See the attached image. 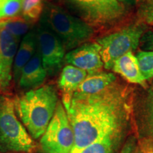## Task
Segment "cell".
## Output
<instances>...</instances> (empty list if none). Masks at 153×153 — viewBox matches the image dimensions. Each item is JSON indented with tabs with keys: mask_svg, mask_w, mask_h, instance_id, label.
Wrapping results in <instances>:
<instances>
[{
	"mask_svg": "<svg viewBox=\"0 0 153 153\" xmlns=\"http://www.w3.org/2000/svg\"><path fill=\"white\" fill-rule=\"evenodd\" d=\"M7 153H16V152H7Z\"/></svg>",
	"mask_w": 153,
	"mask_h": 153,
	"instance_id": "cell-29",
	"label": "cell"
},
{
	"mask_svg": "<svg viewBox=\"0 0 153 153\" xmlns=\"http://www.w3.org/2000/svg\"><path fill=\"white\" fill-rule=\"evenodd\" d=\"M24 0H0V21L22 16Z\"/></svg>",
	"mask_w": 153,
	"mask_h": 153,
	"instance_id": "cell-20",
	"label": "cell"
},
{
	"mask_svg": "<svg viewBox=\"0 0 153 153\" xmlns=\"http://www.w3.org/2000/svg\"><path fill=\"white\" fill-rule=\"evenodd\" d=\"M137 15L140 20L148 24H153V0H145L140 6Z\"/></svg>",
	"mask_w": 153,
	"mask_h": 153,
	"instance_id": "cell-22",
	"label": "cell"
},
{
	"mask_svg": "<svg viewBox=\"0 0 153 153\" xmlns=\"http://www.w3.org/2000/svg\"><path fill=\"white\" fill-rule=\"evenodd\" d=\"M122 133L106 135L82 149L79 153H114L122 136Z\"/></svg>",
	"mask_w": 153,
	"mask_h": 153,
	"instance_id": "cell-17",
	"label": "cell"
},
{
	"mask_svg": "<svg viewBox=\"0 0 153 153\" xmlns=\"http://www.w3.org/2000/svg\"><path fill=\"white\" fill-rule=\"evenodd\" d=\"M16 114L33 139L41 137L52 120L58 104L54 85H43L25 91L14 99Z\"/></svg>",
	"mask_w": 153,
	"mask_h": 153,
	"instance_id": "cell-2",
	"label": "cell"
},
{
	"mask_svg": "<svg viewBox=\"0 0 153 153\" xmlns=\"http://www.w3.org/2000/svg\"><path fill=\"white\" fill-rule=\"evenodd\" d=\"M47 76L38 47L33 57L22 70L17 85L24 91L33 90L43 85Z\"/></svg>",
	"mask_w": 153,
	"mask_h": 153,
	"instance_id": "cell-10",
	"label": "cell"
},
{
	"mask_svg": "<svg viewBox=\"0 0 153 153\" xmlns=\"http://www.w3.org/2000/svg\"><path fill=\"white\" fill-rule=\"evenodd\" d=\"M143 32L144 28L141 25L133 24L97 39L104 68L106 70L113 69L117 59L136 49Z\"/></svg>",
	"mask_w": 153,
	"mask_h": 153,
	"instance_id": "cell-5",
	"label": "cell"
},
{
	"mask_svg": "<svg viewBox=\"0 0 153 153\" xmlns=\"http://www.w3.org/2000/svg\"><path fill=\"white\" fill-rule=\"evenodd\" d=\"M76 16L91 26L103 24L96 0H63Z\"/></svg>",
	"mask_w": 153,
	"mask_h": 153,
	"instance_id": "cell-15",
	"label": "cell"
},
{
	"mask_svg": "<svg viewBox=\"0 0 153 153\" xmlns=\"http://www.w3.org/2000/svg\"><path fill=\"white\" fill-rule=\"evenodd\" d=\"M145 120L148 129L153 133V87L149 93L145 106Z\"/></svg>",
	"mask_w": 153,
	"mask_h": 153,
	"instance_id": "cell-23",
	"label": "cell"
},
{
	"mask_svg": "<svg viewBox=\"0 0 153 153\" xmlns=\"http://www.w3.org/2000/svg\"><path fill=\"white\" fill-rule=\"evenodd\" d=\"M120 2H131L132 0H119Z\"/></svg>",
	"mask_w": 153,
	"mask_h": 153,
	"instance_id": "cell-27",
	"label": "cell"
},
{
	"mask_svg": "<svg viewBox=\"0 0 153 153\" xmlns=\"http://www.w3.org/2000/svg\"><path fill=\"white\" fill-rule=\"evenodd\" d=\"M0 26L21 41L22 38H23L31 30L30 27L33 25L26 20L22 16H19L0 21Z\"/></svg>",
	"mask_w": 153,
	"mask_h": 153,
	"instance_id": "cell-18",
	"label": "cell"
},
{
	"mask_svg": "<svg viewBox=\"0 0 153 153\" xmlns=\"http://www.w3.org/2000/svg\"><path fill=\"white\" fill-rule=\"evenodd\" d=\"M41 16L62 42L65 51H70L87 43L94 34L91 25L55 4L44 3Z\"/></svg>",
	"mask_w": 153,
	"mask_h": 153,
	"instance_id": "cell-3",
	"label": "cell"
},
{
	"mask_svg": "<svg viewBox=\"0 0 153 153\" xmlns=\"http://www.w3.org/2000/svg\"><path fill=\"white\" fill-rule=\"evenodd\" d=\"M116 81L114 74L111 72H98L87 74L74 94L81 95H92L98 94Z\"/></svg>",
	"mask_w": 153,
	"mask_h": 153,
	"instance_id": "cell-14",
	"label": "cell"
},
{
	"mask_svg": "<svg viewBox=\"0 0 153 153\" xmlns=\"http://www.w3.org/2000/svg\"><path fill=\"white\" fill-rule=\"evenodd\" d=\"M141 153H153V145L148 142L143 143L140 146Z\"/></svg>",
	"mask_w": 153,
	"mask_h": 153,
	"instance_id": "cell-25",
	"label": "cell"
},
{
	"mask_svg": "<svg viewBox=\"0 0 153 153\" xmlns=\"http://www.w3.org/2000/svg\"><path fill=\"white\" fill-rule=\"evenodd\" d=\"M87 76V72L70 65H67L63 68L57 82L59 89L62 94L63 106L70 104L74 93Z\"/></svg>",
	"mask_w": 153,
	"mask_h": 153,
	"instance_id": "cell-11",
	"label": "cell"
},
{
	"mask_svg": "<svg viewBox=\"0 0 153 153\" xmlns=\"http://www.w3.org/2000/svg\"><path fill=\"white\" fill-rule=\"evenodd\" d=\"M141 73L145 80L153 78V52L139 51L135 55Z\"/></svg>",
	"mask_w": 153,
	"mask_h": 153,
	"instance_id": "cell-21",
	"label": "cell"
},
{
	"mask_svg": "<svg viewBox=\"0 0 153 153\" xmlns=\"http://www.w3.org/2000/svg\"><path fill=\"white\" fill-rule=\"evenodd\" d=\"M20 41L2 28L0 37V92L7 94L10 89L13 68Z\"/></svg>",
	"mask_w": 153,
	"mask_h": 153,
	"instance_id": "cell-8",
	"label": "cell"
},
{
	"mask_svg": "<svg viewBox=\"0 0 153 153\" xmlns=\"http://www.w3.org/2000/svg\"><path fill=\"white\" fill-rule=\"evenodd\" d=\"M121 153H133V147L131 144L127 145L126 148H124Z\"/></svg>",
	"mask_w": 153,
	"mask_h": 153,
	"instance_id": "cell-26",
	"label": "cell"
},
{
	"mask_svg": "<svg viewBox=\"0 0 153 153\" xmlns=\"http://www.w3.org/2000/svg\"><path fill=\"white\" fill-rule=\"evenodd\" d=\"M113 70L130 83L145 85L144 76L140 70L137 57L133 52H128L115 62Z\"/></svg>",
	"mask_w": 153,
	"mask_h": 153,
	"instance_id": "cell-13",
	"label": "cell"
},
{
	"mask_svg": "<svg viewBox=\"0 0 153 153\" xmlns=\"http://www.w3.org/2000/svg\"><path fill=\"white\" fill-rule=\"evenodd\" d=\"M43 0H24L22 16L34 25L41 19L44 9Z\"/></svg>",
	"mask_w": 153,
	"mask_h": 153,
	"instance_id": "cell-19",
	"label": "cell"
},
{
	"mask_svg": "<svg viewBox=\"0 0 153 153\" xmlns=\"http://www.w3.org/2000/svg\"><path fill=\"white\" fill-rule=\"evenodd\" d=\"M1 30H2V27L0 26V37H1Z\"/></svg>",
	"mask_w": 153,
	"mask_h": 153,
	"instance_id": "cell-28",
	"label": "cell"
},
{
	"mask_svg": "<svg viewBox=\"0 0 153 153\" xmlns=\"http://www.w3.org/2000/svg\"><path fill=\"white\" fill-rule=\"evenodd\" d=\"M34 27L43 65L48 76H54L65 62V48L43 17Z\"/></svg>",
	"mask_w": 153,
	"mask_h": 153,
	"instance_id": "cell-7",
	"label": "cell"
},
{
	"mask_svg": "<svg viewBox=\"0 0 153 153\" xmlns=\"http://www.w3.org/2000/svg\"><path fill=\"white\" fill-rule=\"evenodd\" d=\"M64 107L74 134L71 153H79L106 135L123 133L129 118L127 92L116 82L95 94H74Z\"/></svg>",
	"mask_w": 153,
	"mask_h": 153,
	"instance_id": "cell-1",
	"label": "cell"
},
{
	"mask_svg": "<svg viewBox=\"0 0 153 153\" xmlns=\"http://www.w3.org/2000/svg\"><path fill=\"white\" fill-rule=\"evenodd\" d=\"M142 45L141 48L143 51H152L153 52V33L149 32L142 36L140 39Z\"/></svg>",
	"mask_w": 153,
	"mask_h": 153,
	"instance_id": "cell-24",
	"label": "cell"
},
{
	"mask_svg": "<svg viewBox=\"0 0 153 153\" xmlns=\"http://www.w3.org/2000/svg\"><path fill=\"white\" fill-rule=\"evenodd\" d=\"M37 48V37L35 27L33 26V28L23 37L17 50L13 68V78L16 85L18 84L23 68L33 57Z\"/></svg>",
	"mask_w": 153,
	"mask_h": 153,
	"instance_id": "cell-12",
	"label": "cell"
},
{
	"mask_svg": "<svg viewBox=\"0 0 153 153\" xmlns=\"http://www.w3.org/2000/svg\"><path fill=\"white\" fill-rule=\"evenodd\" d=\"M100 49L97 42H87L66 53L65 62L87 72V74L100 72L104 67Z\"/></svg>",
	"mask_w": 153,
	"mask_h": 153,
	"instance_id": "cell-9",
	"label": "cell"
},
{
	"mask_svg": "<svg viewBox=\"0 0 153 153\" xmlns=\"http://www.w3.org/2000/svg\"><path fill=\"white\" fill-rule=\"evenodd\" d=\"M35 148L33 138L16 114L14 99L0 92V152L30 153Z\"/></svg>",
	"mask_w": 153,
	"mask_h": 153,
	"instance_id": "cell-4",
	"label": "cell"
},
{
	"mask_svg": "<svg viewBox=\"0 0 153 153\" xmlns=\"http://www.w3.org/2000/svg\"><path fill=\"white\" fill-rule=\"evenodd\" d=\"M152 135H153V133H152Z\"/></svg>",
	"mask_w": 153,
	"mask_h": 153,
	"instance_id": "cell-30",
	"label": "cell"
},
{
	"mask_svg": "<svg viewBox=\"0 0 153 153\" xmlns=\"http://www.w3.org/2000/svg\"><path fill=\"white\" fill-rule=\"evenodd\" d=\"M43 153H71L74 145V134L66 110L59 101L54 116L41 138Z\"/></svg>",
	"mask_w": 153,
	"mask_h": 153,
	"instance_id": "cell-6",
	"label": "cell"
},
{
	"mask_svg": "<svg viewBox=\"0 0 153 153\" xmlns=\"http://www.w3.org/2000/svg\"><path fill=\"white\" fill-rule=\"evenodd\" d=\"M103 24L113 22L124 14L123 6L119 0H96Z\"/></svg>",
	"mask_w": 153,
	"mask_h": 153,
	"instance_id": "cell-16",
	"label": "cell"
}]
</instances>
